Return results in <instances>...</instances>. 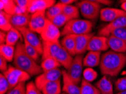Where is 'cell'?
Masks as SVG:
<instances>
[{
	"label": "cell",
	"instance_id": "obj_16",
	"mask_svg": "<svg viewBox=\"0 0 126 94\" xmlns=\"http://www.w3.org/2000/svg\"><path fill=\"white\" fill-rule=\"evenodd\" d=\"M43 53L42 59L44 60L48 57H54L58 53L61 46L59 41L47 42L43 41Z\"/></svg>",
	"mask_w": 126,
	"mask_h": 94
},
{
	"label": "cell",
	"instance_id": "obj_28",
	"mask_svg": "<svg viewBox=\"0 0 126 94\" xmlns=\"http://www.w3.org/2000/svg\"><path fill=\"white\" fill-rule=\"evenodd\" d=\"M15 49L14 46L6 44H3L0 46V53L7 61L14 60Z\"/></svg>",
	"mask_w": 126,
	"mask_h": 94
},
{
	"label": "cell",
	"instance_id": "obj_15",
	"mask_svg": "<svg viewBox=\"0 0 126 94\" xmlns=\"http://www.w3.org/2000/svg\"><path fill=\"white\" fill-rule=\"evenodd\" d=\"M63 78L62 91L67 94H80V87L76 85L68 76L67 71H62Z\"/></svg>",
	"mask_w": 126,
	"mask_h": 94
},
{
	"label": "cell",
	"instance_id": "obj_3",
	"mask_svg": "<svg viewBox=\"0 0 126 94\" xmlns=\"http://www.w3.org/2000/svg\"><path fill=\"white\" fill-rule=\"evenodd\" d=\"M93 24L91 21L75 19L70 20L64 26L61 35H82L91 33Z\"/></svg>",
	"mask_w": 126,
	"mask_h": 94
},
{
	"label": "cell",
	"instance_id": "obj_24",
	"mask_svg": "<svg viewBox=\"0 0 126 94\" xmlns=\"http://www.w3.org/2000/svg\"><path fill=\"white\" fill-rule=\"evenodd\" d=\"M23 36L19 30H18L16 28L13 27L11 29L7 32L6 38V45L14 46L18 42L19 40L22 41Z\"/></svg>",
	"mask_w": 126,
	"mask_h": 94
},
{
	"label": "cell",
	"instance_id": "obj_35",
	"mask_svg": "<svg viewBox=\"0 0 126 94\" xmlns=\"http://www.w3.org/2000/svg\"><path fill=\"white\" fill-rule=\"evenodd\" d=\"M97 76H98L97 73L91 68H86L83 72L84 79L89 82H92L96 80Z\"/></svg>",
	"mask_w": 126,
	"mask_h": 94
},
{
	"label": "cell",
	"instance_id": "obj_46",
	"mask_svg": "<svg viewBox=\"0 0 126 94\" xmlns=\"http://www.w3.org/2000/svg\"><path fill=\"white\" fill-rule=\"evenodd\" d=\"M121 7L123 11H125L126 12V1H123V3H122L121 5Z\"/></svg>",
	"mask_w": 126,
	"mask_h": 94
},
{
	"label": "cell",
	"instance_id": "obj_33",
	"mask_svg": "<svg viewBox=\"0 0 126 94\" xmlns=\"http://www.w3.org/2000/svg\"><path fill=\"white\" fill-rule=\"evenodd\" d=\"M71 20L67 16H66L63 13H62L60 15H57V16L54 17V18L51 19V21L53 24H54L57 27L61 28L67 23L70 20Z\"/></svg>",
	"mask_w": 126,
	"mask_h": 94
},
{
	"label": "cell",
	"instance_id": "obj_43",
	"mask_svg": "<svg viewBox=\"0 0 126 94\" xmlns=\"http://www.w3.org/2000/svg\"><path fill=\"white\" fill-rule=\"evenodd\" d=\"M6 35L7 34H6L5 32H2V30L0 32V43H1V45L5 44L4 43H6Z\"/></svg>",
	"mask_w": 126,
	"mask_h": 94
},
{
	"label": "cell",
	"instance_id": "obj_7",
	"mask_svg": "<svg viewBox=\"0 0 126 94\" xmlns=\"http://www.w3.org/2000/svg\"><path fill=\"white\" fill-rule=\"evenodd\" d=\"M62 75V71L57 68L47 72H43L41 74L36 78L35 83L38 89L41 91L42 89L46 84L60 79Z\"/></svg>",
	"mask_w": 126,
	"mask_h": 94
},
{
	"label": "cell",
	"instance_id": "obj_23",
	"mask_svg": "<svg viewBox=\"0 0 126 94\" xmlns=\"http://www.w3.org/2000/svg\"><path fill=\"white\" fill-rule=\"evenodd\" d=\"M96 86L101 94H114L112 84L106 76H103L96 83Z\"/></svg>",
	"mask_w": 126,
	"mask_h": 94
},
{
	"label": "cell",
	"instance_id": "obj_20",
	"mask_svg": "<svg viewBox=\"0 0 126 94\" xmlns=\"http://www.w3.org/2000/svg\"><path fill=\"white\" fill-rule=\"evenodd\" d=\"M31 17V15L28 13L22 15L14 14L11 16V23L15 28L27 27L29 26Z\"/></svg>",
	"mask_w": 126,
	"mask_h": 94
},
{
	"label": "cell",
	"instance_id": "obj_10",
	"mask_svg": "<svg viewBox=\"0 0 126 94\" xmlns=\"http://www.w3.org/2000/svg\"><path fill=\"white\" fill-rule=\"evenodd\" d=\"M47 19L46 11H37L33 13L31 17L28 28L34 32L41 34L45 26Z\"/></svg>",
	"mask_w": 126,
	"mask_h": 94
},
{
	"label": "cell",
	"instance_id": "obj_48",
	"mask_svg": "<svg viewBox=\"0 0 126 94\" xmlns=\"http://www.w3.org/2000/svg\"><path fill=\"white\" fill-rule=\"evenodd\" d=\"M60 94H67L65 93H63H63H61Z\"/></svg>",
	"mask_w": 126,
	"mask_h": 94
},
{
	"label": "cell",
	"instance_id": "obj_44",
	"mask_svg": "<svg viewBox=\"0 0 126 94\" xmlns=\"http://www.w3.org/2000/svg\"><path fill=\"white\" fill-rule=\"evenodd\" d=\"M95 1L98 2V3H102V4L104 5H111L112 3V1H108V0H94Z\"/></svg>",
	"mask_w": 126,
	"mask_h": 94
},
{
	"label": "cell",
	"instance_id": "obj_18",
	"mask_svg": "<svg viewBox=\"0 0 126 94\" xmlns=\"http://www.w3.org/2000/svg\"><path fill=\"white\" fill-rule=\"evenodd\" d=\"M109 47L115 53H123L126 52V43L120 38L112 34L107 37Z\"/></svg>",
	"mask_w": 126,
	"mask_h": 94
},
{
	"label": "cell",
	"instance_id": "obj_2",
	"mask_svg": "<svg viewBox=\"0 0 126 94\" xmlns=\"http://www.w3.org/2000/svg\"><path fill=\"white\" fill-rule=\"evenodd\" d=\"M13 63L15 68L27 73L31 76L40 75L43 73L41 66L26 53L24 43L21 41L16 45Z\"/></svg>",
	"mask_w": 126,
	"mask_h": 94
},
{
	"label": "cell",
	"instance_id": "obj_41",
	"mask_svg": "<svg viewBox=\"0 0 126 94\" xmlns=\"http://www.w3.org/2000/svg\"><path fill=\"white\" fill-rule=\"evenodd\" d=\"M16 6L28 11V4L29 0H15Z\"/></svg>",
	"mask_w": 126,
	"mask_h": 94
},
{
	"label": "cell",
	"instance_id": "obj_45",
	"mask_svg": "<svg viewBox=\"0 0 126 94\" xmlns=\"http://www.w3.org/2000/svg\"><path fill=\"white\" fill-rule=\"evenodd\" d=\"M60 2L63 4L65 5H69V4L74 2H76L75 0H61Z\"/></svg>",
	"mask_w": 126,
	"mask_h": 94
},
{
	"label": "cell",
	"instance_id": "obj_9",
	"mask_svg": "<svg viewBox=\"0 0 126 94\" xmlns=\"http://www.w3.org/2000/svg\"><path fill=\"white\" fill-rule=\"evenodd\" d=\"M40 34L43 41L57 42L58 41L61 33L58 28L47 19L45 26Z\"/></svg>",
	"mask_w": 126,
	"mask_h": 94
},
{
	"label": "cell",
	"instance_id": "obj_6",
	"mask_svg": "<svg viewBox=\"0 0 126 94\" xmlns=\"http://www.w3.org/2000/svg\"><path fill=\"white\" fill-rule=\"evenodd\" d=\"M83 59V55H76L67 72L69 77L76 85L80 83L81 80Z\"/></svg>",
	"mask_w": 126,
	"mask_h": 94
},
{
	"label": "cell",
	"instance_id": "obj_29",
	"mask_svg": "<svg viewBox=\"0 0 126 94\" xmlns=\"http://www.w3.org/2000/svg\"><path fill=\"white\" fill-rule=\"evenodd\" d=\"M61 65L54 57H48L42 61L41 67L43 72L54 69L60 67Z\"/></svg>",
	"mask_w": 126,
	"mask_h": 94
},
{
	"label": "cell",
	"instance_id": "obj_13",
	"mask_svg": "<svg viewBox=\"0 0 126 94\" xmlns=\"http://www.w3.org/2000/svg\"><path fill=\"white\" fill-rule=\"evenodd\" d=\"M109 49L107 37L105 36H93L87 47V50L94 52L106 51Z\"/></svg>",
	"mask_w": 126,
	"mask_h": 94
},
{
	"label": "cell",
	"instance_id": "obj_26",
	"mask_svg": "<svg viewBox=\"0 0 126 94\" xmlns=\"http://www.w3.org/2000/svg\"><path fill=\"white\" fill-rule=\"evenodd\" d=\"M11 16L3 11H0V28L2 31L8 32L13 27L11 23Z\"/></svg>",
	"mask_w": 126,
	"mask_h": 94
},
{
	"label": "cell",
	"instance_id": "obj_39",
	"mask_svg": "<svg viewBox=\"0 0 126 94\" xmlns=\"http://www.w3.org/2000/svg\"><path fill=\"white\" fill-rule=\"evenodd\" d=\"M26 94H42V93L36 86L35 83L31 81L26 85Z\"/></svg>",
	"mask_w": 126,
	"mask_h": 94
},
{
	"label": "cell",
	"instance_id": "obj_19",
	"mask_svg": "<svg viewBox=\"0 0 126 94\" xmlns=\"http://www.w3.org/2000/svg\"><path fill=\"white\" fill-rule=\"evenodd\" d=\"M55 58L60 63L61 66H63L67 70L69 69L74 59L68 52L62 47L59 50Z\"/></svg>",
	"mask_w": 126,
	"mask_h": 94
},
{
	"label": "cell",
	"instance_id": "obj_37",
	"mask_svg": "<svg viewBox=\"0 0 126 94\" xmlns=\"http://www.w3.org/2000/svg\"><path fill=\"white\" fill-rule=\"evenodd\" d=\"M9 83L3 74H0V94H5L9 91Z\"/></svg>",
	"mask_w": 126,
	"mask_h": 94
},
{
	"label": "cell",
	"instance_id": "obj_34",
	"mask_svg": "<svg viewBox=\"0 0 126 94\" xmlns=\"http://www.w3.org/2000/svg\"><path fill=\"white\" fill-rule=\"evenodd\" d=\"M24 47L27 54L35 61H38L40 55L39 52L35 47L31 45L26 40H24Z\"/></svg>",
	"mask_w": 126,
	"mask_h": 94
},
{
	"label": "cell",
	"instance_id": "obj_1",
	"mask_svg": "<svg viewBox=\"0 0 126 94\" xmlns=\"http://www.w3.org/2000/svg\"><path fill=\"white\" fill-rule=\"evenodd\" d=\"M126 64V55L109 51L101 57L100 70L105 76H116L125 68Z\"/></svg>",
	"mask_w": 126,
	"mask_h": 94
},
{
	"label": "cell",
	"instance_id": "obj_4",
	"mask_svg": "<svg viewBox=\"0 0 126 94\" xmlns=\"http://www.w3.org/2000/svg\"><path fill=\"white\" fill-rule=\"evenodd\" d=\"M84 18L89 20H95L100 14L101 5L95 1L84 0L76 3Z\"/></svg>",
	"mask_w": 126,
	"mask_h": 94
},
{
	"label": "cell",
	"instance_id": "obj_8",
	"mask_svg": "<svg viewBox=\"0 0 126 94\" xmlns=\"http://www.w3.org/2000/svg\"><path fill=\"white\" fill-rule=\"evenodd\" d=\"M22 33L24 40H26L31 45L34 47L39 52L40 55H43V43L37 35L28 27H18L16 28Z\"/></svg>",
	"mask_w": 126,
	"mask_h": 94
},
{
	"label": "cell",
	"instance_id": "obj_21",
	"mask_svg": "<svg viewBox=\"0 0 126 94\" xmlns=\"http://www.w3.org/2000/svg\"><path fill=\"white\" fill-rule=\"evenodd\" d=\"M61 46L63 47L72 56L76 54V41L75 35H67L61 41Z\"/></svg>",
	"mask_w": 126,
	"mask_h": 94
},
{
	"label": "cell",
	"instance_id": "obj_40",
	"mask_svg": "<svg viewBox=\"0 0 126 94\" xmlns=\"http://www.w3.org/2000/svg\"><path fill=\"white\" fill-rule=\"evenodd\" d=\"M115 90L121 92L126 90V76L119 78L115 83Z\"/></svg>",
	"mask_w": 126,
	"mask_h": 94
},
{
	"label": "cell",
	"instance_id": "obj_36",
	"mask_svg": "<svg viewBox=\"0 0 126 94\" xmlns=\"http://www.w3.org/2000/svg\"><path fill=\"white\" fill-rule=\"evenodd\" d=\"M7 94H26V86L25 82H21L11 89Z\"/></svg>",
	"mask_w": 126,
	"mask_h": 94
},
{
	"label": "cell",
	"instance_id": "obj_47",
	"mask_svg": "<svg viewBox=\"0 0 126 94\" xmlns=\"http://www.w3.org/2000/svg\"><path fill=\"white\" fill-rule=\"evenodd\" d=\"M126 94V91L119 92V93H118L117 94Z\"/></svg>",
	"mask_w": 126,
	"mask_h": 94
},
{
	"label": "cell",
	"instance_id": "obj_42",
	"mask_svg": "<svg viewBox=\"0 0 126 94\" xmlns=\"http://www.w3.org/2000/svg\"><path fill=\"white\" fill-rule=\"evenodd\" d=\"M7 60L2 55H0V69L3 73L6 71L8 69Z\"/></svg>",
	"mask_w": 126,
	"mask_h": 94
},
{
	"label": "cell",
	"instance_id": "obj_31",
	"mask_svg": "<svg viewBox=\"0 0 126 94\" xmlns=\"http://www.w3.org/2000/svg\"><path fill=\"white\" fill-rule=\"evenodd\" d=\"M80 94H101V93L96 87L93 86L84 79L82 80Z\"/></svg>",
	"mask_w": 126,
	"mask_h": 94
},
{
	"label": "cell",
	"instance_id": "obj_38",
	"mask_svg": "<svg viewBox=\"0 0 126 94\" xmlns=\"http://www.w3.org/2000/svg\"><path fill=\"white\" fill-rule=\"evenodd\" d=\"M110 34H112L115 37L119 38L126 43V28H119L114 29L110 32Z\"/></svg>",
	"mask_w": 126,
	"mask_h": 94
},
{
	"label": "cell",
	"instance_id": "obj_11",
	"mask_svg": "<svg viewBox=\"0 0 126 94\" xmlns=\"http://www.w3.org/2000/svg\"><path fill=\"white\" fill-rule=\"evenodd\" d=\"M123 16H126V12L123 10L108 7L100 11V19L103 22L111 23Z\"/></svg>",
	"mask_w": 126,
	"mask_h": 94
},
{
	"label": "cell",
	"instance_id": "obj_14",
	"mask_svg": "<svg viewBox=\"0 0 126 94\" xmlns=\"http://www.w3.org/2000/svg\"><path fill=\"white\" fill-rule=\"evenodd\" d=\"M123 28H126V16L118 18L113 22L110 23L104 28H101L98 31V35L108 37L110 36V32L112 30Z\"/></svg>",
	"mask_w": 126,
	"mask_h": 94
},
{
	"label": "cell",
	"instance_id": "obj_25",
	"mask_svg": "<svg viewBox=\"0 0 126 94\" xmlns=\"http://www.w3.org/2000/svg\"><path fill=\"white\" fill-rule=\"evenodd\" d=\"M61 79L49 82L41 90L43 94H60L61 93Z\"/></svg>",
	"mask_w": 126,
	"mask_h": 94
},
{
	"label": "cell",
	"instance_id": "obj_27",
	"mask_svg": "<svg viewBox=\"0 0 126 94\" xmlns=\"http://www.w3.org/2000/svg\"><path fill=\"white\" fill-rule=\"evenodd\" d=\"M64 6L65 5L63 4L61 2H59L56 4L53 5V6L50 7L46 11L47 18L48 20H51L57 15L62 14L63 13V10Z\"/></svg>",
	"mask_w": 126,
	"mask_h": 94
},
{
	"label": "cell",
	"instance_id": "obj_5",
	"mask_svg": "<svg viewBox=\"0 0 126 94\" xmlns=\"http://www.w3.org/2000/svg\"><path fill=\"white\" fill-rule=\"evenodd\" d=\"M3 74L9 83V91L19 83L26 82L31 78V76L27 73L11 66H9L7 70L3 72Z\"/></svg>",
	"mask_w": 126,
	"mask_h": 94
},
{
	"label": "cell",
	"instance_id": "obj_22",
	"mask_svg": "<svg viewBox=\"0 0 126 94\" xmlns=\"http://www.w3.org/2000/svg\"><path fill=\"white\" fill-rule=\"evenodd\" d=\"M101 57V52L89 51L83 59V66L89 68L98 66Z\"/></svg>",
	"mask_w": 126,
	"mask_h": 94
},
{
	"label": "cell",
	"instance_id": "obj_32",
	"mask_svg": "<svg viewBox=\"0 0 126 94\" xmlns=\"http://www.w3.org/2000/svg\"><path fill=\"white\" fill-rule=\"evenodd\" d=\"M63 13L71 19H78L79 17V9L77 6L73 5H65Z\"/></svg>",
	"mask_w": 126,
	"mask_h": 94
},
{
	"label": "cell",
	"instance_id": "obj_30",
	"mask_svg": "<svg viewBox=\"0 0 126 94\" xmlns=\"http://www.w3.org/2000/svg\"><path fill=\"white\" fill-rule=\"evenodd\" d=\"M16 5L13 0H1L0 10L7 14L13 15L15 14Z\"/></svg>",
	"mask_w": 126,
	"mask_h": 94
},
{
	"label": "cell",
	"instance_id": "obj_12",
	"mask_svg": "<svg viewBox=\"0 0 126 94\" xmlns=\"http://www.w3.org/2000/svg\"><path fill=\"white\" fill-rule=\"evenodd\" d=\"M54 0H29L28 4V13H35L37 11H46L54 5Z\"/></svg>",
	"mask_w": 126,
	"mask_h": 94
},
{
	"label": "cell",
	"instance_id": "obj_17",
	"mask_svg": "<svg viewBox=\"0 0 126 94\" xmlns=\"http://www.w3.org/2000/svg\"><path fill=\"white\" fill-rule=\"evenodd\" d=\"M93 36V33L75 36L76 55H82L87 50L88 43Z\"/></svg>",
	"mask_w": 126,
	"mask_h": 94
}]
</instances>
